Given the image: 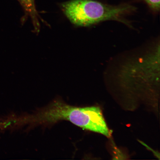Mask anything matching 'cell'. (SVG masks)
Listing matches in <instances>:
<instances>
[{
    "mask_svg": "<svg viewBox=\"0 0 160 160\" xmlns=\"http://www.w3.org/2000/svg\"><path fill=\"white\" fill-rule=\"evenodd\" d=\"M122 90L134 100H151L157 105L160 85V45L151 51L128 60L116 74Z\"/></svg>",
    "mask_w": 160,
    "mask_h": 160,
    "instance_id": "obj_1",
    "label": "cell"
},
{
    "mask_svg": "<svg viewBox=\"0 0 160 160\" xmlns=\"http://www.w3.org/2000/svg\"><path fill=\"white\" fill-rule=\"evenodd\" d=\"M61 9L73 25L88 27L101 22L115 21L131 27L125 17L136 10L133 6L107 4L96 0H70L61 4Z\"/></svg>",
    "mask_w": 160,
    "mask_h": 160,
    "instance_id": "obj_3",
    "label": "cell"
},
{
    "mask_svg": "<svg viewBox=\"0 0 160 160\" xmlns=\"http://www.w3.org/2000/svg\"><path fill=\"white\" fill-rule=\"evenodd\" d=\"M36 123L48 124L61 121H68L80 128L111 138V131L108 127L99 107H78L56 100L47 107L36 112Z\"/></svg>",
    "mask_w": 160,
    "mask_h": 160,
    "instance_id": "obj_2",
    "label": "cell"
},
{
    "mask_svg": "<svg viewBox=\"0 0 160 160\" xmlns=\"http://www.w3.org/2000/svg\"><path fill=\"white\" fill-rule=\"evenodd\" d=\"M150 8L154 12H158L160 10V0H144Z\"/></svg>",
    "mask_w": 160,
    "mask_h": 160,
    "instance_id": "obj_5",
    "label": "cell"
},
{
    "mask_svg": "<svg viewBox=\"0 0 160 160\" xmlns=\"http://www.w3.org/2000/svg\"><path fill=\"white\" fill-rule=\"evenodd\" d=\"M23 8L25 13V17H29L32 22L34 30L36 33L39 32L40 25L39 16L36 9L35 0H18Z\"/></svg>",
    "mask_w": 160,
    "mask_h": 160,
    "instance_id": "obj_4",
    "label": "cell"
}]
</instances>
